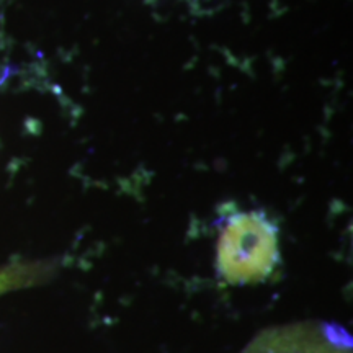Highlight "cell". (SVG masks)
Returning <instances> with one entry per match:
<instances>
[{
  "mask_svg": "<svg viewBox=\"0 0 353 353\" xmlns=\"http://www.w3.org/2000/svg\"><path fill=\"white\" fill-rule=\"evenodd\" d=\"M341 329L321 322H299L260 332L242 353H352Z\"/></svg>",
  "mask_w": 353,
  "mask_h": 353,
  "instance_id": "obj_2",
  "label": "cell"
},
{
  "mask_svg": "<svg viewBox=\"0 0 353 353\" xmlns=\"http://www.w3.org/2000/svg\"><path fill=\"white\" fill-rule=\"evenodd\" d=\"M278 262L276 229L265 216L241 214L229 221L219 239L218 267L231 283H254Z\"/></svg>",
  "mask_w": 353,
  "mask_h": 353,
  "instance_id": "obj_1",
  "label": "cell"
}]
</instances>
